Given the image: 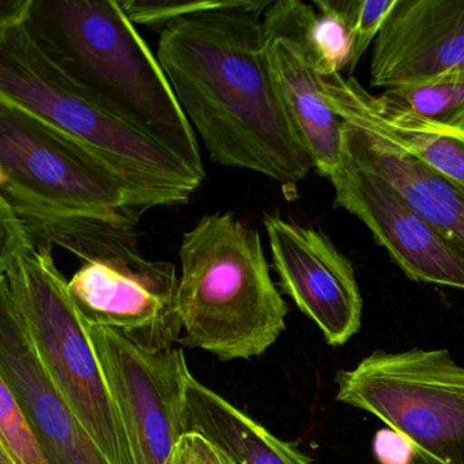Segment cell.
I'll return each instance as SVG.
<instances>
[{
  "mask_svg": "<svg viewBox=\"0 0 464 464\" xmlns=\"http://www.w3.org/2000/svg\"><path fill=\"white\" fill-rule=\"evenodd\" d=\"M91 339L134 464H173L179 441L188 433L192 376L180 325L134 333L93 327Z\"/></svg>",
  "mask_w": 464,
  "mask_h": 464,
  "instance_id": "obj_8",
  "label": "cell"
},
{
  "mask_svg": "<svg viewBox=\"0 0 464 464\" xmlns=\"http://www.w3.org/2000/svg\"><path fill=\"white\" fill-rule=\"evenodd\" d=\"M266 233L279 286L319 327L331 346L360 331L363 300L353 263L322 230L266 216Z\"/></svg>",
  "mask_w": 464,
  "mask_h": 464,
  "instance_id": "obj_10",
  "label": "cell"
},
{
  "mask_svg": "<svg viewBox=\"0 0 464 464\" xmlns=\"http://www.w3.org/2000/svg\"><path fill=\"white\" fill-rule=\"evenodd\" d=\"M173 464H233V461L202 434L188 431L179 441Z\"/></svg>",
  "mask_w": 464,
  "mask_h": 464,
  "instance_id": "obj_22",
  "label": "cell"
},
{
  "mask_svg": "<svg viewBox=\"0 0 464 464\" xmlns=\"http://www.w3.org/2000/svg\"><path fill=\"white\" fill-rule=\"evenodd\" d=\"M268 66L314 167L330 179L344 161V123L325 102L301 37V0L273 2L263 14Z\"/></svg>",
  "mask_w": 464,
  "mask_h": 464,
  "instance_id": "obj_11",
  "label": "cell"
},
{
  "mask_svg": "<svg viewBox=\"0 0 464 464\" xmlns=\"http://www.w3.org/2000/svg\"><path fill=\"white\" fill-rule=\"evenodd\" d=\"M178 286L172 263L143 255L83 263L69 281L72 303L89 328L127 333L180 325Z\"/></svg>",
  "mask_w": 464,
  "mask_h": 464,
  "instance_id": "obj_12",
  "label": "cell"
},
{
  "mask_svg": "<svg viewBox=\"0 0 464 464\" xmlns=\"http://www.w3.org/2000/svg\"><path fill=\"white\" fill-rule=\"evenodd\" d=\"M334 382L336 401L407 437L414 464H464V368L448 350H374Z\"/></svg>",
  "mask_w": 464,
  "mask_h": 464,
  "instance_id": "obj_7",
  "label": "cell"
},
{
  "mask_svg": "<svg viewBox=\"0 0 464 464\" xmlns=\"http://www.w3.org/2000/svg\"><path fill=\"white\" fill-rule=\"evenodd\" d=\"M372 448L379 464H414V447L406 436L393 429H380L374 434Z\"/></svg>",
  "mask_w": 464,
  "mask_h": 464,
  "instance_id": "obj_23",
  "label": "cell"
},
{
  "mask_svg": "<svg viewBox=\"0 0 464 464\" xmlns=\"http://www.w3.org/2000/svg\"><path fill=\"white\" fill-rule=\"evenodd\" d=\"M188 431L219 448L235 464H312L295 445L278 439L224 396L189 377Z\"/></svg>",
  "mask_w": 464,
  "mask_h": 464,
  "instance_id": "obj_17",
  "label": "cell"
},
{
  "mask_svg": "<svg viewBox=\"0 0 464 464\" xmlns=\"http://www.w3.org/2000/svg\"><path fill=\"white\" fill-rule=\"evenodd\" d=\"M0 199L37 246L83 263L140 256L138 230L156 203L77 143L0 102Z\"/></svg>",
  "mask_w": 464,
  "mask_h": 464,
  "instance_id": "obj_2",
  "label": "cell"
},
{
  "mask_svg": "<svg viewBox=\"0 0 464 464\" xmlns=\"http://www.w3.org/2000/svg\"><path fill=\"white\" fill-rule=\"evenodd\" d=\"M26 31L92 102L206 179L197 132L143 37L115 0H28Z\"/></svg>",
  "mask_w": 464,
  "mask_h": 464,
  "instance_id": "obj_3",
  "label": "cell"
},
{
  "mask_svg": "<svg viewBox=\"0 0 464 464\" xmlns=\"http://www.w3.org/2000/svg\"><path fill=\"white\" fill-rule=\"evenodd\" d=\"M233 464H235V463H233Z\"/></svg>",
  "mask_w": 464,
  "mask_h": 464,
  "instance_id": "obj_24",
  "label": "cell"
},
{
  "mask_svg": "<svg viewBox=\"0 0 464 464\" xmlns=\"http://www.w3.org/2000/svg\"><path fill=\"white\" fill-rule=\"evenodd\" d=\"M0 379L31 420L51 464H111L56 390L17 311L2 293Z\"/></svg>",
  "mask_w": 464,
  "mask_h": 464,
  "instance_id": "obj_14",
  "label": "cell"
},
{
  "mask_svg": "<svg viewBox=\"0 0 464 464\" xmlns=\"http://www.w3.org/2000/svg\"><path fill=\"white\" fill-rule=\"evenodd\" d=\"M241 0H124L119 2L132 24L161 34L170 23L208 10L237 6Z\"/></svg>",
  "mask_w": 464,
  "mask_h": 464,
  "instance_id": "obj_21",
  "label": "cell"
},
{
  "mask_svg": "<svg viewBox=\"0 0 464 464\" xmlns=\"http://www.w3.org/2000/svg\"><path fill=\"white\" fill-rule=\"evenodd\" d=\"M344 146L358 167L392 184L415 213L464 249L463 189L388 140L347 123Z\"/></svg>",
  "mask_w": 464,
  "mask_h": 464,
  "instance_id": "obj_16",
  "label": "cell"
},
{
  "mask_svg": "<svg viewBox=\"0 0 464 464\" xmlns=\"http://www.w3.org/2000/svg\"><path fill=\"white\" fill-rule=\"evenodd\" d=\"M328 180L336 208L360 219L407 278L464 290V249L415 213L392 184L347 153Z\"/></svg>",
  "mask_w": 464,
  "mask_h": 464,
  "instance_id": "obj_9",
  "label": "cell"
},
{
  "mask_svg": "<svg viewBox=\"0 0 464 464\" xmlns=\"http://www.w3.org/2000/svg\"><path fill=\"white\" fill-rule=\"evenodd\" d=\"M377 99L388 107L450 127H464V69L388 89Z\"/></svg>",
  "mask_w": 464,
  "mask_h": 464,
  "instance_id": "obj_18",
  "label": "cell"
},
{
  "mask_svg": "<svg viewBox=\"0 0 464 464\" xmlns=\"http://www.w3.org/2000/svg\"><path fill=\"white\" fill-rule=\"evenodd\" d=\"M180 343L221 361L265 354L286 328L262 238L232 213L203 217L180 246Z\"/></svg>",
  "mask_w": 464,
  "mask_h": 464,
  "instance_id": "obj_5",
  "label": "cell"
},
{
  "mask_svg": "<svg viewBox=\"0 0 464 464\" xmlns=\"http://www.w3.org/2000/svg\"><path fill=\"white\" fill-rule=\"evenodd\" d=\"M395 5L396 0H338L352 36L347 78L353 77L363 53L373 45Z\"/></svg>",
  "mask_w": 464,
  "mask_h": 464,
  "instance_id": "obj_20",
  "label": "cell"
},
{
  "mask_svg": "<svg viewBox=\"0 0 464 464\" xmlns=\"http://www.w3.org/2000/svg\"><path fill=\"white\" fill-rule=\"evenodd\" d=\"M0 293L9 298L62 398L111 464H134L88 327L56 266L0 200Z\"/></svg>",
  "mask_w": 464,
  "mask_h": 464,
  "instance_id": "obj_6",
  "label": "cell"
},
{
  "mask_svg": "<svg viewBox=\"0 0 464 464\" xmlns=\"http://www.w3.org/2000/svg\"><path fill=\"white\" fill-rule=\"evenodd\" d=\"M464 69V0H396L372 48V88Z\"/></svg>",
  "mask_w": 464,
  "mask_h": 464,
  "instance_id": "obj_13",
  "label": "cell"
},
{
  "mask_svg": "<svg viewBox=\"0 0 464 464\" xmlns=\"http://www.w3.org/2000/svg\"><path fill=\"white\" fill-rule=\"evenodd\" d=\"M271 4L179 18L160 34L157 59L214 162L295 184L314 167L268 66Z\"/></svg>",
  "mask_w": 464,
  "mask_h": 464,
  "instance_id": "obj_1",
  "label": "cell"
},
{
  "mask_svg": "<svg viewBox=\"0 0 464 464\" xmlns=\"http://www.w3.org/2000/svg\"><path fill=\"white\" fill-rule=\"evenodd\" d=\"M0 448L17 464H51L44 445L13 391L0 379Z\"/></svg>",
  "mask_w": 464,
  "mask_h": 464,
  "instance_id": "obj_19",
  "label": "cell"
},
{
  "mask_svg": "<svg viewBox=\"0 0 464 464\" xmlns=\"http://www.w3.org/2000/svg\"><path fill=\"white\" fill-rule=\"evenodd\" d=\"M28 0L0 5V102L61 132L148 195L157 208L188 202L205 179L183 160L81 93L26 31Z\"/></svg>",
  "mask_w": 464,
  "mask_h": 464,
  "instance_id": "obj_4",
  "label": "cell"
},
{
  "mask_svg": "<svg viewBox=\"0 0 464 464\" xmlns=\"http://www.w3.org/2000/svg\"><path fill=\"white\" fill-rule=\"evenodd\" d=\"M331 110L350 126L388 140L464 191V127H450L382 104L354 77L320 75Z\"/></svg>",
  "mask_w": 464,
  "mask_h": 464,
  "instance_id": "obj_15",
  "label": "cell"
}]
</instances>
